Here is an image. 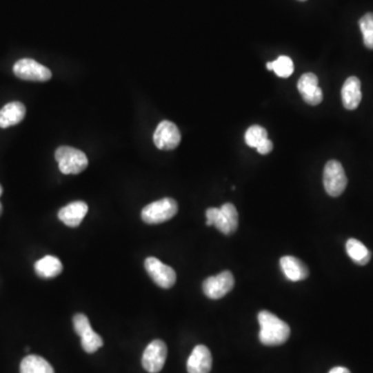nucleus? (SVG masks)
<instances>
[{
  "label": "nucleus",
  "instance_id": "1",
  "mask_svg": "<svg viewBox=\"0 0 373 373\" xmlns=\"http://www.w3.org/2000/svg\"><path fill=\"white\" fill-rule=\"evenodd\" d=\"M259 340L263 345L277 346L285 343L290 336V327L285 321L270 311H261L259 314Z\"/></svg>",
  "mask_w": 373,
  "mask_h": 373
},
{
  "label": "nucleus",
  "instance_id": "2",
  "mask_svg": "<svg viewBox=\"0 0 373 373\" xmlns=\"http://www.w3.org/2000/svg\"><path fill=\"white\" fill-rule=\"evenodd\" d=\"M207 225L215 226L225 236H232L239 228V213L232 203H225L220 209L210 208L205 212Z\"/></svg>",
  "mask_w": 373,
  "mask_h": 373
},
{
  "label": "nucleus",
  "instance_id": "3",
  "mask_svg": "<svg viewBox=\"0 0 373 373\" xmlns=\"http://www.w3.org/2000/svg\"><path fill=\"white\" fill-rule=\"evenodd\" d=\"M55 160L63 174H79L88 166V159L82 150L61 146L55 152Z\"/></svg>",
  "mask_w": 373,
  "mask_h": 373
},
{
  "label": "nucleus",
  "instance_id": "4",
  "mask_svg": "<svg viewBox=\"0 0 373 373\" xmlns=\"http://www.w3.org/2000/svg\"><path fill=\"white\" fill-rule=\"evenodd\" d=\"M179 211L177 201L163 199L146 205L141 212V218L146 224H161L172 219Z\"/></svg>",
  "mask_w": 373,
  "mask_h": 373
},
{
  "label": "nucleus",
  "instance_id": "5",
  "mask_svg": "<svg viewBox=\"0 0 373 373\" xmlns=\"http://www.w3.org/2000/svg\"><path fill=\"white\" fill-rule=\"evenodd\" d=\"M323 185L325 192L332 197H338L344 192L347 185V177L341 163L331 160L323 170Z\"/></svg>",
  "mask_w": 373,
  "mask_h": 373
},
{
  "label": "nucleus",
  "instance_id": "6",
  "mask_svg": "<svg viewBox=\"0 0 373 373\" xmlns=\"http://www.w3.org/2000/svg\"><path fill=\"white\" fill-rule=\"evenodd\" d=\"M144 267L152 281L161 288L168 290L177 282V274L174 270L165 265L156 257H148L144 261Z\"/></svg>",
  "mask_w": 373,
  "mask_h": 373
},
{
  "label": "nucleus",
  "instance_id": "7",
  "mask_svg": "<svg viewBox=\"0 0 373 373\" xmlns=\"http://www.w3.org/2000/svg\"><path fill=\"white\" fill-rule=\"evenodd\" d=\"M13 70L18 78L26 81L45 82L52 77V73L48 68L32 59H20L15 63Z\"/></svg>",
  "mask_w": 373,
  "mask_h": 373
},
{
  "label": "nucleus",
  "instance_id": "8",
  "mask_svg": "<svg viewBox=\"0 0 373 373\" xmlns=\"http://www.w3.org/2000/svg\"><path fill=\"white\" fill-rule=\"evenodd\" d=\"M234 286V277L232 272L224 271L217 276H212L203 284V292L212 300H219L232 292Z\"/></svg>",
  "mask_w": 373,
  "mask_h": 373
},
{
  "label": "nucleus",
  "instance_id": "9",
  "mask_svg": "<svg viewBox=\"0 0 373 373\" xmlns=\"http://www.w3.org/2000/svg\"><path fill=\"white\" fill-rule=\"evenodd\" d=\"M167 358V346L162 340L157 339L146 346L142 356V366L150 373H158L164 367Z\"/></svg>",
  "mask_w": 373,
  "mask_h": 373
},
{
  "label": "nucleus",
  "instance_id": "10",
  "mask_svg": "<svg viewBox=\"0 0 373 373\" xmlns=\"http://www.w3.org/2000/svg\"><path fill=\"white\" fill-rule=\"evenodd\" d=\"M181 136L179 128L169 121L159 123L154 133V143L159 150H172L181 143Z\"/></svg>",
  "mask_w": 373,
  "mask_h": 373
},
{
  "label": "nucleus",
  "instance_id": "11",
  "mask_svg": "<svg viewBox=\"0 0 373 373\" xmlns=\"http://www.w3.org/2000/svg\"><path fill=\"white\" fill-rule=\"evenodd\" d=\"M298 90L303 100L311 106H316L323 101V90L319 86V78L315 74L306 73L298 81Z\"/></svg>",
  "mask_w": 373,
  "mask_h": 373
},
{
  "label": "nucleus",
  "instance_id": "12",
  "mask_svg": "<svg viewBox=\"0 0 373 373\" xmlns=\"http://www.w3.org/2000/svg\"><path fill=\"white\" fill-rule=\"evenodd\" d=\"M213 365L211 350L205 345L195 346L187 362L188 373H210Z\"/></svg>",
  "mask_w": 373,
  "mask_h": 373
},
{
  "label": "nucleus",
  "instance_id": "13",
  "mask_svg": "<svg viewBox=\"0 0 373 373\" xmlns=\"http://www.w3.org/2000/svg\"><path fill=\"white\" fill-rule=\"evenodd\" d=\"M88 212V207L83 201H74L63 207L59 212V219L70 228H77Z\"/></svg>",
  "mask_w": 373,
  "mask_h": 373
},
{
  "label": "nucleus",
  "instance_id": "14",
  "mask_svg": "<svg viewBox=\"0 0 373 373\" xmlns=\"http://www.w3.org/2000/svg\"><path fill=\"white\" fill-rule=\"evenodd\" d=\"M342 103L347 110H354L358 108L362 100L361 92V81L356 76L347 78L344 82L341 90Z\"/></svg>",
  "mask_w": 373,
  "mask_h": 373
},
{
  "label": "nucleus",
  "instance_id": "15",
  "mask_svg": "<svg viewBox=\"0 0 373 373\" xmlns=\"http://www.w3.org/2000/svg\"><path fill=\"white\" fill-rule=\"evenodd\" d=\"M280 267L290 281L299 282L307 279L309 270L304 263L294 256H283L280 259Z\"/></svg>",
  "mask_w": 373,
  "mask_h": 373
},
{
  "label": "nucleus",
  "instance_id": "16",
  "mask_svg": "<svg viewBox=\"0 0 373 373\" xmlns=\"http://www.w3.org/2000/svg\"><path fill=\"white\" fill-rule=\"evenodd\" d=\"M26 114V108L21 102H12L3 107L0 110V128L12 127L23 121Z\"/></svg>",
  "mask_w": 373,
  "mask_h": 373
},
{
  "label": "nucleus",
  "instance_id": "17",
  "mask_svg": "<svg viewBox=\"0 0 373 373\" xmlns=\"http://www.w3.org/2000/svg\"><path fill=\"white\" fill-rule=\"evenodd\" d=\"M63 263L57 257L47 255L34 265V271L41 278L57 277L63 272Z\"/></svg>",
  "mask_w": 373,
  "mask_h": 373
},
{
  "label": "nucleus",
  "instance_id": "18",
  "mask_svg": "<svg viewBox=\"0 0 373 373\" xmlns=\"http://www.w3.org/2000/svg\"><path fill=\"white\" fill-rule=\"evenodd\" d=\"M20 373H55L48 361L37 354H30L22 360Z\"/></svg>",
  "mask_w": 373,
  "mask_h": 373
},
{
  "label": "nucleus",
  "instance_id": "19",
  "mask_svg": "<svg viewBox=\"0 0 373 373\" xmlns=\"http://www.w3.org/2000/svg\"><path fill=\"white\" fill-rule=\"evenodd\" d=\"M346 252L354 263L359 265H366L370 261L371 252L366 246L356 239H350L346 242Z\"/></svg>",
  "mask_w": 373,
  "mask_h": 373
},
{
  "label": "nucleus",
  "instance_id": "20",
  "mask_svg": "<svg viewBox=\"0 0 373 373\" xmlns=\"http://www.w3.org/2000/svg\"><path fill=\"white\" fill-rule=\"evenodd\" d=\"M267 69L275 72L278 77L288 78L294 73V67L290 57L281 55L276 61L268 63Z\"/></svg>",
  "mask_w": 373,
  "mask_h": 373
},
{
  "label": "nucleus",
  "instance_id": "21",
  "mask_svg": "<svg viewBox=\"0 0 373 373\" xmlns=\"http://www.w3.org/2000/svg\"><path fill=\"white\" fill-rule=\"evenodd\" d=\"M79 336L81 338L82 348L88 354H94L99 348L102 347L103 344H104L102 337L99 334H97L92 330V327L86 330Z\"/></svg>",
  "mask_w": 373,
  "mask_h": 373
},
{
  "label": "nucleus",
  "instance_id": "22",
  "mask_svg": "<svg viewBox=\"0 0 373 373\" xmlns=\"http://www.w3.org/2000/svg\"><path fill=\"white\" fill-rule=\"evenodd\" d=\"M363 34V42L368 49L373 50V13H367L359 21Z\"/></svg>",
  "mask_w": 373,
  "mask_h": 373
},
{
  "label": "nucleus",
  "instance_id": "23",
  "mask_svg": "<svg viewBox=\"0 0 373 373\" xmlns=\"http://www.w3.org/2000/svg\"><path fill=\"white\" fill-rule=\"evenodd\" d=\"M268 139V132L261 125H254L249 128L245 134V141L250 148H257V146Z\"/></svg>",
  "mask_w": 373,
  "mask_h": 373
},
{
  "label": "nucleus",
  "instance_id": "24",
  "mask_svg": "<svg viewBox=\"0 0 373 373\" xmlns=\"http://www.w3.org/2000/svg\"><path fill=\"white\" fill-rule=\"evenodd\" d=\"M257 152L261 154H268L273 150V142L270 139H265V141L261 142L256 148Z\"/></svg>",
  "mask_w": 373,
  "mask_h": 373
},
{
  "label": "nucleus",
  "instance_id": "25",
  "mask_svg": "<svg viewBox=\"0 0 373 373\" xmlns=\"http://www.w3.org/2000/svg\"><path fill=\"white\" fill-rule=\"evenodd\" d=\"M329 373H350V371L345 367L337 366L332 368Z\"/></svg>",
  "mask_w": 373,
  "mask_h": 373
},
{
  "label": "nucleus",
  "instance_id": "26",
  "mask_svg": "<svg viewBox=\"0 0 373 373\" xmlns=\"http://www.w3.org/2000/svg\"><path fill=\"white\" fill-rule=\"evenodd\" d=\"M1 194H3V187H1V185H0V196H1ZM3 214V205L0 203V215Z\"/></svg>",
  "mask_w": 373,
  "mask_h": 373
},
{
  "label": "nucleus",
  "instance_id": "27",
  "mask_svg": "<svg viewBox=\"0 0 373 373\" xmlns=\"http://www.w3.org/2000/svg\"><path fill=\"white\" fill-rule=\"evenodd\" d=\"M299 1H306V0H299Z\"/></svg>",
  "mask_w": 373,
  "mask_h": 373
}]
</instances>
